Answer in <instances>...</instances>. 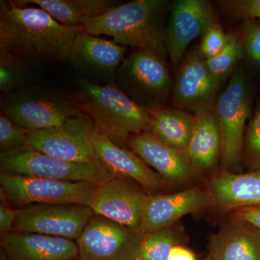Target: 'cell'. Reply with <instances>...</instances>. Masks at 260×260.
Segmentation results:
<instances>
[{"mask_svg":"<svg viewBox=\"0 0 260 260\" xmlns=\"http://www.w3.org/2000/svg\"><path fill=\"white\" fill-rule=\"evenodd\" d=\"M148 196L124 178L115 177L99 186L90 208L95 215L141 230Z\"/></svg>","mask_w":260,"mask_h":260,"instance_id":"13","label":"cell"},{"mask_svg":"<svg viewBox=\"0 0 260 260\" xmlns=\"http://www.w3.org/2000/svg\"><path fill=\"white\" fill-rule=\"evenodd\" d=\"M223 82L214 76L198 49L181 63L174 82L173 107L196 114L213 110Z\"/></svg>","mask_w":260,"mask_h":260,"instance_id":"10","label":"cell"},{"mask_svg":"<svg viewBox=\"0 0 260 260\" xmlns=\"http://www.w3.org/2000/svg\"><path fill=\"white\" fill-rule=\"evenodd\" d=\"M167 0H135L116 5L83 24L84 31L109 36L116 44L153 51L167 60L164 19L170 8Z\"/></svg>","mask_w":260,"mask_h":260,"instance_id":"2","label":"cell"},{"mask_svg":"<svg viewBox=\"0 0 260 260\" xmlns=\"http://www.w3.org/2000/svg\"><path fill=\"white\" fill-rule=\"evenodd\" d=\"M246 129L243 153L254 171L260 170V103L254 109Z\"/></svg>","mask_w":260,"mask_h":260,"instance_id":"27","label":"cell"},{"mask_svg":"<svg viewBox=\"0 0 260 260\" xmlns=\"http://www.w3.org/2000/svg\"><path fill=\"white\" fill-rule=\"evenodd\" d=\"M218 23L213 7L205 0H176L171 3L165 44L173 65L179 64L193 41Z\"/></svg>","mask_w":260,"mask_h":260,"instance_id":"12","label":"cell"},{"mask_svg":"<svg viewBox=\"0 0 260 260\" xmlns=\"http://www.w3.org/2000/svg\"><path fill=\"white\" fill-rule=\"evenodd\" d=\"M150 132L169 146L186 152L195 123V115L176 108L150 109Z\"/></svg>","mask_w":260,"mask_h":260,"instance_id":"24","label":"cell"},{"mask_svg":"<svg viewBox=\"0 0 260 260\" xmlns=\"http://www.w3.org/2000/svg\"><path fill=\"white\" fill-rule=\"evenodd\" d=\"M95 215L77 204H34L16 210L13 232L36 233L75 240Z\"/></svg>","mask_w":260,"mask_h":260,"instance_id":"9","label":"cell"},{"mask_svg":"<svg viewBox=\"0 0 260 260\" xmlns=\"http://www.w3.org/2000/svg\"><path fill=\"white\" fill-rule=\"evenodd\" d=\"M229 35V42L223 50L206 60L210 73L222 82L234 73L239 61L246 56L241 39L234 34Z\"/></svg>","mask_w":260,"mask_h":260,"instance_id":"25","label":"cell"},{"mask_svg":"<svg viewBox=\"0 0 260 260\" xmlns=\"http://www.w3.org/2000/svg\"><path fill=\"white\" fill-rule=\"evenodd\" d=\"M16 210H13L2 200L0 203V234L1 236L13 232L14 229Z\"/></svg>","mask_w":260,"mask_h":260,"instance_id":"33","label":"cell"},{"mask_svg":"<svg viewBox=\"0 0 260 260\" xmlns=\"http://www.w3.org/2000/svg\"><path fill=\"white\" fill-rule=\"evenodd\" d=\"M220 10L234 19L260 20V0L218 1Z\"/></svg>","mask_w":260,"mask_h":260,"instance_id":"30","label":"cell"},{"mask_svg":"<svg viewBox=\"0 0 260 260\" xmlns=\"http://www.w3.org/2000/svg\"><path fill=\"white\" fill-rule=\"evenodd\" d=\"M0 260H8L7 259L6 256H5L4 253H1V259H0Z\"/></svg>","mask_w":260,"mask_h":260,"instance_id":"36","label":"cell"},{"mask_svg":"<svg viewBox=\"0 0 260 260\" xmlns=\"http://www.w3.org/2000/svg\"><path fill=\"white\" fill-rule=\"evenodd\" d=\"M221 133V160L224 170L238 173L243 157L244 135L251 110V90L245 71L239 66L214 108Z\"/></svg>","mask_w":260,"mask_h":260,"instance_id":"4","label":"cell"},{"mask_svg":"<svg viewBox=\"0 0 260 260\" xmlns=\"http://www.w3.org/2000/svg\"><path fill=\"white\" fill-rule=\"evenodd\" d=\"M168 260H197L194 253L187 248L176 245L172 248Z\"/></svg>","mask_w":260,"mask_h":260,"instance_id":"35","label":"cell"},{"mask_svg":"<svg viewBox=\"0 0 260 260\" xmlns=\"http://www.w3.org/2000/svg\"><path fill=\"white\" fill-rule=\"evenodd\" d=\"M234 218L249 222L260 231V206L244 207L235 210Z\"/></svg>","mask_w":260,"mask_h":260,"instance_id":"34","label":"cell"},{"mask_svg":"<svg viewBox=\"0 0 260 260\" xmlns=\"http://www.w3.org/2000/svg\"><path fill=\"white\" fill-rule=\"evenodd\" d=\"M4 114L29 132L56 127L84 115L73 101L41 95L17 98L8 104Z\"/></svg>","mask_w":260,"mask_h":260,"instance_id":"14","label":"cell"},{"mask_svg":"<svg viewBox=\"0 0 260 260\" xmlns=\"http://www.w3.org/2000/svg\"><path fill=\"white\" fill-rule=\"evenodd\" d=\"M145 234L94 215L75 242L83 260H136Z\"/></svg>","mask_w":260,"mask_h":260,"instance_id":"8","label":"cell"},{"mask_svg":"<svg viewBox=\"0 0 260 260\" xmlns=\"http://www.w3.org/2000/svg\"><path fill=\"white\" fill-rule=\"evenodd\" d=\"M94 129L93 123L84 114L61 126L28 131L26 148L68 161H98L91 143Z\"/></svg>","mask_w":260,"mask_h":260,"instance_id":"11","label":"cell"},{"mask_svg":"<svg viewBox=\"0 0 260 260\" xmlns=\"http://www.w3.org/2000/svg\"><path fill=\"white\" fill-rule=\"evenodd\" d=\"M74 260H83V259H80V258L78 257V259H75Z\"/></svg>","mask_w":260,"mask_h":260,"instance_id":"38","label":"cell"},{"mask_svg":"<svg viewBox=\"0 0 260 260\" xmlns=\"http://www.w3.org/2000/svg\"><path fill=\"white\" fill-rule=\"evenodd\" d=\"M25 65L10 56L0 55V89L8 92L21 81L22 72Z\"/></svg>","mask_w":260,"mask_h":260,"instance_id":"32","label":"cell"},{"mask_svg":"<svg viewBox=\"0 0 260 260\" xmlns=\"http://www.w3.org/2000/svg\"><path fill=\"white\" fill-rule=\"evenodd\" d=\"M128 145L164 180L181 182L192 176L194 169L186 152L165 144L151 132L133 135Z\"/></svg>","mask_w":260,"mask_h":260,"instance_id":"18","label":"cell"},{"mask_svg":"<svg viewBox=\"0 0 260 260\" xmlns=\"http://www.w3.org/2000/svg\"><path fill=\"white\" fill-rule=\"evenodd\" d=\"M14 3L19 7L37 5L67 26L83 25L87 20L104 14L117 5L109 0H19Z\"/></svg>","mask_w":260,"mask_h":260,"instance_id":"23","label":"cell"},{"mask_svg":"<svg viewBox=\"0 0 260 260\" xmlns=\"http://www.w3.org/2000/svg\"><path fill=\"white\" fill-rule=\"evenodd\" d=\"M83 25L67 26L40 8L0 3V55L25 65L28 61L68 59L75 37Z\"/></svg>","mask_w":260,"mask_h":260,"instance_id":"1","label":"cell"},{"mask_svg":"<svg viewBox=\"0 0 260 260\" xmlns=\"http://www.w3.org/2000/svg\"><path fill=\"white\" fill-rule=\"evenodd\" d=\"M176 245L177 238L171 226L146 233L140 246L139 258L143 260H168L172 248Z\"/></svg>","mask_w":260,"mask_h":260,"instance_id":"26","label":"cell"},{"mask_svg":"<svg viewBox=\"0 0 260 260\" xmlns=\"http://www.w3.org/2000/svg\"><path fill=\"white\" fill-rule=\"evenodd\" d=\"M127 47L114 41L83 31L75 37L68 59L84 68L104 75L117 72L125 59Z\"/></svg>","mask_w":260,"mask_h":260,"instance_id":"21","label":"cell"},{"mask_svg":"<svg viewBox=\"0 0 260 260\" xmlns=\"http://www.w3.org/2000/svg\"><path fill=\"white\" fill-rule=\"evenodd\" d=\"M211 203L224 211L260 206V170L232 173L223 170L208 185Z\"/></svg>","mask_w":260,"mask_h":260,"instance_id":"20","label":"cell"},{"mask_svg":"<svg viewBox=\"0 0 260 260\" xmlns=\"http://www.w3.org/2000/svg\"><path fill=\"white\" fill-rule=\"evenodd\" d=\"M1 172L100 186L115 176L100 160L71 162L28 148L0 154Z\"/></svg>","mask_w":260,"mask_h":260,"instance_id":"5","label":"cell"},{"mask_svg":"<svg viewBox=\"0 0 260 260\" xmlns=\"http://www.w3.org/2000/svg\"><path fill=\"white\" fill-rule=\"evenodd\" d=\"M8 260H74L79 257L76 242L36 233L13 232L1 236Z\"/></svg>","mask_w":260,"mask_h":260,"instance_id":"17","label":"cell"},{"mask_svg":"<svg viewBox=\"0 0 260 260\" xmlns=\"http://www.w3.org/2000/svg\"><path fill=\"white\" fill-rule=\"evenodd\" d=\"M205 260H210V259H209V257H208H208H207L206 259H205Z\"/></svg>","mask_w":260,"mask_h":260,"instance_id":"37","label":"cell"},{"mask_svg":"<svg viewBox=\"0 0 260 260\" xmlns=\"http://www.w3.org/2000/svg\"><path fill=\"white\" fill-rule=\"evenodd\" d=\"M136 260H143V259H140V258L138 257V259H137Z\"/></svg>","mask_w":260,"mask_h":260,"instance_id":"39","label":"cell"},{"mask_svg":"<svg viewBox=\"0 0 260 260\" xmlns=\"http://www.w3.org/2000/svg\"><path fill=\"white\" fill-rule=\"evenodd\" d=\"M229 34H225L218 23L214 24L203 36L199 51L205 60L218 54L229 41Z\"/></svg>","mask_w":260,"mask_h":260,"instance_id":"29","label":"cell"},{"mask_svg":"<svg viewBox=\"0 0 260 260\" xmlns=\"http://www.w3.org/2000/svg\"><path fill=\"white\" fill-rule=\"evenodd\" d=\"M222 139L215 110L195 115V123L186 153L195 171L206 172L221 156Z\"/></svg>","mask_w":260,"mask_h":260,"instance_id":"22","label":"cell"},{"mask_svg":"<svg viewBox=\"0 0 260 260\" xmlns=\"http://www.w3.org/2000/svg\"><path fill=\"white\" fill-rule=\"evenodd\" d=\"M242 41L245 55L260 67V21L256 19L244 20Z\"/></svg>","mask_w":260,"mask_h":260,"instance_id":"31","label":"cell"},{"mask_svg":"<svg viewBox=\"0 0 260 260\" xmlns=\"http://www.w3.org/2000/svg\"><path fill=\"white\" fill-rule=\"evenodd\" d=\"M166 61L153 51L135 49L117 70L126 95L148 109L165 107L174 82Z\"/></svg>","mask_w":260,"mask_h":260,"instance_id":"6","label":"cell"},{"mask_svg":"<svg viewBox=\"0 0 260 260\" xmlns=\"http://www.w3.org/2000/svg\"><path fill=\"white\" fill-rule=\"evenodd\" d=\"M28 130L20 127L4 114L0 116V150L1 153L26 148Z\"/></svg>","mask_w":260,"mask_h":260,"instance_id":"28","label":"cell"},{"mask_svg":"<svg viewBox=\"0 0 260 260\" xmlns=\"http://www.w3.org/2000/svg\"><path fill=\"white\" fill-rule=\"evenodd\" d=\"M208 250L210 260H260V231L235 218L210 235Z\"/></svg>","mask_w":260,"mask_h":260,"instance_id":"19","label":"cell"},{"mask_svg":"<svg viewBox=\"0 0 260 260\" xmlns=\"http://www.w3.org/2000/svg\"><path fill=\"white\" fill-rule=\"evenodd\" d=\"M91 143L98 159L115 177L133 179L149 191L161 188L162 178L133 150L116 144L95 128Z\"/></svg>","mask_w":260,"mask_h":260,"instance_id":"16","label":"cell"},{"mask_svg":"<svg viewBox=\"0 0 260 260\" xmlns=\"http://www.w3.org/2000/svg\"><path fill=\"white\" fill-rule=\"evenodd\" d=\"M2 197L18 208L34 204H77L90 207L99 186L0 173Z\"/></svg>","mask_w":260,"mask_h":260,"instance_id":"7","label":"cell"},{"mask_svg":"<svg viewBox=\"0 0 260 260\" xmlns=\"http://www.w3.org/2000/svg\"><path fill=\"white\" fill-rule=\"evenodd\" d=\"M70 100L93 123L98 131L119 146L133 135L150 132V109L113 85L81 80Z\"/></svg>","mask_w":260,"mask_h":260,"instance_id":"3","label":"cell"},{"mask_svg":"<svg viewBox=\"0 0 260 260\" xmlns=\"http://www.w3.org/2000/svg\"><path fill=\"white\" fill-rule=\"evenodd\" d=\"M210 203L208 189L198 186L173 194L148 195L141 230L146 234L172 226L181 217L199 211Z\"/></svg>","mask_w":260,"mask_h":260,"instance_id":"15","label":"cell"}]
</instances>
